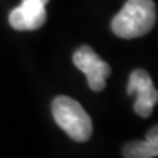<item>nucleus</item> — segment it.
<instances>
[{
	"label": "nucleus",
	"instance_id": "nucleus-3",
	"mask_svg": "<svg viewBox=\"0 0 158 158\" xmlns=\"http://www.w3.org/2000/svg\"><path fill=\"white\" fill-rule=\"evenodd\" d=\"M127 94H136V100L133 102V110L141 117H149L157 104L158 92L154 88L152 79L147 70L136 69L129 76L127 84Z\"/></svg>",
	"mask_w": 158,
	"mask_h": 158
},
{
	"label": "nucleus",
	"instance_id": "nucleus-2",
	"mask_svg": "<svg viewBox=\"0 0 158 158\" xmlns=\"http://www.w3.org/2000/svg\"><path fill=\"white\" fill-rule=\"evenodd\" d=\"M51 113L70 139L86 142L92 135V120L76 100L66 95L56 97L51 104Z\"/></svg>",
	"mask_w": 158,
	"mask_h": 158
},
{
	"label": "nucleus",
	"instance_id": "nucleus-4",
	"mask_svg": "<svg viewBox=\"0 0 158 158\" xmlns=\"http://www.w3.org/2000/svg\"><path fill=\"white\" fill-rule=\"evenodd\" d=\"M75 66L86 75L88 85L92 91H102L106 79L110 75V66L88 45H82L73 53Z\"/></svg>",
	"mask_w": 158,
	"mask_h": 158
},
{
	"label": "nucleus",
	"instance_id": "nucleus-5",
	"mask_svg": "<svg viewBox=\"0 0 158 158\" xmlns=\"http://www.w3.org/2000/svg\"><path fill=\"white\" fill-rule=\"evenodd\" d=\"M48 0H22L9 13V23L16 31H34L44 25L47 19L45 5Z\"/></svg>",
	"mask_w": 158,
	"mask_h": 158
},
{
	"label": "nucleus",
	"instance_id": "nucleus-1",
	"mask_svg": "<svg viewBox=\"0 0 158 158\" xmlns=\"http://www.w3.org/2000/svg\"><path fill=\"white\" fill-rule=\"evenodd\" d=\"M157 21L152 0H127L122 10L113 18L111 29L120 38H138L148 34Z\"/></svg>",
	"mask_w": 158,
	"mask_h": 158
},
{
	"label": "nucleus",
	"instance_id": "nucleus-6",
	"mask_svg": "<svg viewBox=\"0 0 158 158\" xmlns=\"http://www.w3.org/2000/svg\"><path fill=\"white\" fill-rule=\"evenodd\" d=\"M124 158H154L158 155V127L148 132L145 141H133L123 148Z\"/></svg>",
	"mask_w": 158,
	"mask_h": 158
}]
</instances>
